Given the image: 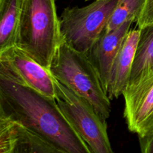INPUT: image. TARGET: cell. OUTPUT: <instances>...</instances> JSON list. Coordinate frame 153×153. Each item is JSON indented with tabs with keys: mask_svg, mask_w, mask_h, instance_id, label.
I'll return each mask as SVG.
<instances>
[{
	"mask_svg": "<svg viewBox=\"0 0 153 153\" xmlns=\"http://www.w3.org/2000/svg\"><path fill=\"white\" fill-rule=\"evenodd\" d=\"M0 115L69 153H93L61 111L56 100L0 76Z\"/></svg>",
	"mask_w": 153,
	"mask_h": 153,
	"instance_id": "obj_1",
	"label": "cell"
},
{
	"mask_svg": "<svg viewBox=\"0 0 153 153\" xmlns=\"http://www.w3.org/2000/svg\"><path fill=\"white\" fill-rule=\"evenodd\" d=\"M124 117L130 131L138 137L153 130V73L123 94Z\"/></svg>",
	"mask_w": 153,
	"mask_h": 153,
	"instance_id": "obj_7",
	"label": "cell"
},
{
	"mask_svg": "<svg viewBox=\"0 0 153 153\" xmlns=\"http://www.w3.org/2000/svg\"><path fill=\"white\" fill-rule=\"evenodd\" d=\"M146 0H120L105 31L114 30L128 21L137 22L144 8Z\"/></svg>",
	"mask_w": 153,
	"mask_h": 153,
	"instance_id": "obj_13",
	"label": "cell"
},
{
	"mask_svg": "<svg viewBox=\"0 0 153 153\" xmlns=\"http://www.w3.org/2000/svg\"><path fill=\"white\" fill-rule=\"evenodd\" d=\"M120 0H94L84 7L65 8L60 19L64 41L76 50L88 53L105 29Z\"/></svg>",
	"mask_w": 153,
	"mask_h": 153,
	"instance_id": "obj_4",
	"label": "cell"
},
{
	"mask_svg": "<svg viewBox=\"0 0 153 153\" xmlns=\"http://www.w3.org/2000/svg\"><path fill=\"white\" fill-rule=\"evenodd\" d=\"M153 23V0H146L141 15L137 20V28H141Z\"/></svg>",
	"mask_w": 153,
	"mask_h": 153,
	"instance_id": "obj_14",
	"label": "cell"
},
{
	"mask_svg": "<svg viewBox=\"0 0 153 153\" xmlns=\"http://www.w3.org/2000/svg\"><path fill=\"white\" fill-rule=\"evenodd\" d=\"M128 86H132L153 73V23L140 28Z\"/></svg>",
	"mask_w": 153,
	"mask_h": 153,
	"instance_id": "obj_10",
	"label": "cell"
},
{
	"mask_svg": "<svg viewBox=\"0 0 153 153\" xmlns=\"http://www.w3.org/2000/svg\"><path fill=\"white\" fill-rule=\"evenodd\" d=\"M14 124L15 149L17 153H69L31 130L16 123Z\"/></svg>",
	"mask_w": 153,
	"mask_h": 153,
	"instance_id": "obj_12",
	"label": "cell"
},
{
	"mask_svg": "<svg viewBox=\"0 0 153 153\" xmlns=\"http://www.w3.org/2000/svg\"><path fill=\"white\" fill-rule=\"evenodd\" d=\"M49 71L57 81L89 102L107 120L111 111V100L86 53L76 50L63 40L54 55Z\"/></svg>",
	"mask_w": 153,
	"mask_h": 153,
	"instance_id": "obj_3",
	"label": "cell"
},
{
	"mask_svg": "<svg viewBox=\"0 0 153 153\" xmlns=\"http://www.w3.org/2000/svg\"><path fill=\"white\" fill-rule=\"evenodd\" d=\"M0 76L56 100V79L49 70L17 46L0 52Z\"/></svg>",
	"mask_w": 153,
	"mask_h": 153,
	"instance_id": "obj_6",
	"label": "cell"
},
{
	"mask_svg": "<svg viewBox=\"0 0 153 153\" xmlns=\"http://www.w3.org/2000/svg\"><path fill=\"white\" fill-rule=\"evenodd\" d=\"M22 0H0V52L16 46Z\"/></svg>",
	"mask_w": 153,
	"mask_h": 153,
	"instance_id": "obj_11",
	"label": "cell"
},
{
	"mask_svg": "<svg viewBox=\"0 0 153 153\" xmlns=\"http://www.w3.org/2000/svg\"><path fill=\"white\" fill-rule=\"evenodd\" d=\"M132 22V21H128L112 31L104 30L87 53L100 75L105 92L113 63L124 39L131 30Z\"/></svg>",
	"mask_w": 153,
	"mask_h": 153,
	"instance_id": "obj_8",
	"label": "cell"
},
{
	"mask_svg": "<svg viewBox=\"0 0 153 153\" xmlns=\"http://www.w3.org/2000/svg\"><path fill=\"white\" fill-rule=\"evenodd\" d=\"M140 32L138 28L128 31L114 61L106 88L111 100L123 95L128 88Z\"/></svg>",
	"mask_w": 153,
	"mask_h": 153,
	"instance_id": "obj_9",
	"label": "cell"
},
{
	"mask_svg": "<svg viewBox=\"0 0 153 153\" xmlns=\"http://www.w3.org/2000/svg\"><path fill=\"white\" fill-rule=\"evenodd\" d=\"M62 42L55 0H22L16 46L49 70Z\"/></svg>",
	"mask_w": 153,
	"mask_h": 153,
	"instance_id": "obj_2",
	"label": "cell"
},
{
	"mask_svg": "<svg viewBox=\"0 0 153 153\" xmlns=\"http://www.w3.org/2000/svg\"><path fill=\"white\" fill-rule=\"evenodd\" d=\"M138 138L141 153H153V130Z\"/></svg>",
	"mask_w": 153,
	"mask_h": 153,
	"instance_id": "obj_15",
	"label": "cell"
},
{
	"mask_svg": "<svg viewBox=\"0 0 153 153\" xmlns=\"http://www.w3.org/2000/svg\"><path fill=\"white\" fill-rule=\"evenodd\" d=\"M56 102L67 120L93 153H114L112 149L106 120L92 105L55 81Z\"/></svg>",
	"mask_w": 153,
	"mask_h": 153,
	"instance_id": "obj_5",
	"label": "cell"
}]
</instances>
